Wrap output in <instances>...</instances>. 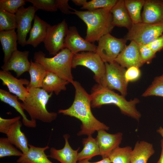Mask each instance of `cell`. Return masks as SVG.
Segmentation results:
<instances>
[{
  "instance_id": "obj_1",
  "label": "cell",
  "mask_w": 163,
  "mask_h": 163,
  "mask_svg": "<svg viewBox=\"0 0 163 163\" xmlns=\"http://www.w3.org/2000/svg\"><path fill=\"white\" fill-rule=\"evenodd\" d=\"M75 89L74 101L69 108L60 109L58 113L75 117L81 122L78 136L92 135L95 131L101 130H108L109 127L97 120L91 111V98L80 83L74 81L72 84Z\"/></svg>"
},
{
  "instance_id": "obj_2",
  "label": "cell",
  "mask_w": 163,
  "mask_h": 163,
  "mask_svg": "<svg viewBox=\"0 0 163 163\" xmlns=\"http://www.w3.org/2000/svg\"><path fill=\"white\" fill-rule=\"evenodd\" d=\"M112 8L86 11L74 9L72 14L77 16L87 26L86 40L91 43L98 41L104 35L110 34L114 27L112 24Z\"/></svg>"
},
{
  "instance_id": "obj_3",
  "label": "cell",
  "mask_w": 163,
  "mask_h": 163,
  "mask_svg": "<svg viewBox=\"0 0 163 163\" xmlns=\"http://www.w3.org/2000/svg\"><path fill=\"white\" fill-rule=\"evenodd\" d=\"M90 95L91 107L93 108H99L104 104H113L124 114L138 121L141 118V114L136 107L139 102L137 98L128 101L123 96L98 84L93 86Z\"/></svg>"
},
{
  "instance_id": "obj_4",
  "label": "cell",
  "mask_w": 163,
  "mask_h": 163,
  "mask_svg": "<svg viewBox=\"0 0 163 163\" xmlns=\"http://www.w3.org/2000/svg\"><path fill=\"white\" fill-rule=\"evenodd\" d=\"M28 89V94L21 104L31 119L38 120L45 123H50L55 120L57 113L49 112L46 107L53 93L49 94L41 88Z\"/></svg>"
},
{
  "instance_id": "obj_5",
  "label": "cell",
  "mask_w": 163,
  "mask_h": 163,
  "mask_svg": "<svg viewBox=\"0 0 163 163\" xmlns=\"http://www.w3.org/2000/svg\"><path fill=\"white\" fill-rule=\"evenodd\" d=\"M73 54L64 48L53 57H47L42 51L35 52V61L41 64L47 71L53 73L72 84L74 81L72 73V61Z\"/></svg>"
},
{
  "instance_id": "obj_6",
  "label": "cell",
  "mask_w": 163,
  "mask_h": 163,
  "mask_svg": "<svg viewBox=\"0 0 163 163\" xmlns=\"http://www.w3.org/2000/svg\"><path fill=\"white\" fill-rule=\"evenodd\" d=\"M163 23L152 24L141 22L133 24L124 38L139 45H147L163 34Z\"/></svg>"
},
{
  "instance_id": "obj_7",
  "label": "cell",
  "mask_w": 163,
  "mask_h": 163,
  "mask_svg": "<svg viewBox=\"0 0 163 163\" xmlns=\"http://www.w3.org/2000/svg\"><path fill=\"white\" fill-rule=\"evenodd\" d=\"M79 66L85 67L94 73V79L100 85L106 72L105 62L96 52L83 51L73 54L72 61V68Z\"/></svg>"
},
{
  "instance_id": "obj_8",
  "label": "cell",
  "mask_w": 163,
  "mask_h": 163,
  "mask_svg": "<svg viewBox=\"0 0 163 163\" xmlns=\"http://www.w3.org/2000/svg\"><path fill=\"white\" fill-rule=\"evenodd\" d=\"M105 63V73L99 85L111 90H116L125 97L127 94L128 83L125 77L126 69L115 61Z\"/></svg>"
},
{
  "instance_id": "obj_9",
  "label": "cell",
  "mask_w": 163,
  "mask_h": 163,
  "mask_svg": "<svg viewBox=\"0 0 163 163\" xmlns=\"http://www.w3.org/2000/svg\"><path fill=\"white\" fill-rule=\"evenodd\" d=\"M127 40L118 38L108 34L102 37L98 40L96 53L105 62L114 61L126 47Z\"/></svg>"
},
{
  "instance_id": "obj_10",
  "label": "cell",
  "mask_w": 163,
  "mask_h": 163,
  "mask_svg": "<svg viewBox=\"0 0 163 163\" xmlns=\"http://www.w3.org/2000/svg\"><path fill=\"white\" fill-rule=\"evenodd\" d=\"M69 28L65 19L57 24L51 26L43 43L49 54L55 55L65 48V39Z\"/></svg>"
},
{
  "instance_id": "obj_11",
  "label": "cell",
  "mask_w": 163,
  "mask_h": 163,
  "mask_svg": "<svg viewBox=\"0 0 163 163\" xmlns=\"http://www.w3.org/2000/svg\"><path fill=\"white\" fill-rule=\"evenodd\" d=\"M37 10L33 5L25 8L22 6L15 14L17 24V36L19 44L22 46L26 45V37L31 29L32 21Z\"/></svg>"
},
{
  "instance_id": "obj_12",
  "label": "cell",
  "mask_w": 163,
  "mask_h": 163,
  "mask_svg": "<svg viewBox=\"0 0 163 163\" xmlns=\"http://www.w3.org/2000/svg\"><path fill=\"white\" fill-rule=\"evenodd\" d=\"M65 48L75 54L81 51L96 52L97 46L82 38L74 26L69 28L65 39Z\"/></svg>"
},
{
  "instance_id": "obj_13",
  "label": "cell",
  "mask_w": 163,
  "mask_h": 163,
  "mask_svg": "<svg viewBox=\"0 0 163 163\" xmlns=\"http://www.w3.org/2000/svg\"><path fill=\"white\" fill-rule=\"evenodd\" d=\"M0 79L3 85L8 87L9 92L17 96L18 99L24 101L29 94L28 89L24 86L27 85L30 81L25 78L18 79L14 77L9 71H0Z\"/></svg>"
},
{
  "instance_id": "obj_14",
  "label": "cell",
  "mask_w": 163,
  "mask_h": 163,
  "mask_svg": "<svg viewBox=\"0 0 163 163\" xmlns=\"http://www.w3.org/2000/svg\"><path fill=\"white\" fill-rule=\"evenodd\" d=\"M97 132L95 139L99 148L100 155L103 158H108L112 151L119 146L123 134L121 132L110 134L104 130H101Z\"/></svg>"
},
{
  "instance_id": "obj_15",
  "label": "cell",
  "mask_w": 163,
  "mask_h": 163,
  "mask_svg": "<svg viewBox=\"0 0 163 163\" xmlns=\"http://www.w3.org/2000/svg\"><path fill=\"white\" fill-rule=\"evenodd\" d=\"M29 52L28 51L14 52L8 61L1 66L2 70L9 71H13L19 77L23 73L28 72L31 62L28 60Z\"/></svg>"
},
{
  "instance_id": "obj_16",
  "label": "cell",
  "mask_w": 163,
  "mask_h": 163,
  "mask_svg": "<svg viewBox=\"0 0 163 163\" xmlns=\"http://www.w3.org/2000/svg\"><path fill=\"white\" fill-rule=\"evenodd\" d=\"M115 61L122 67L127 69L136 66L140 68L143 64L139 54V45L133 41L126 46Z\"/></svg>"
},
{
  "instance_id": "obj_17",
  "label": "cell",
  "mask_w": 163,
  "mask_h": 163,
  "mask_svg": "<svg viewBox=\"0 0 163 163\" xmlns=\"http://www.w3.org/2000/svg\"><path fill=\"white\" fill-rule=\"evenodd\" d=\"M142 22L163 23V0H146L141 14Z\"/></svg>"
},
{
  "instance_id": "obj_18",
  "label": "cell",
  "mask_w": 163,
  "mask_h": 163,
  "mask_svg": "<svg viewBox=\"0 0 163 163\" xmlns=\"http://www.w3.org/2000/svg\"><path fill=\"white\" fill-rule=\"evenodd\" d=\"M51 25L35 15L33 26L26 41V45H31L36 48L43 42Z\"/></svg>"
},
{
  "instance_id": "obj_19",
  "label": "cell",
  "mask_w": 163,
  "mask_h": 163,
  "mask_svg": "<svg viewBox=\"0 0 163 163\" xmlns=\"http://www.w3.org/2000/svg\"><path fill=\"white\" fill-rule=\"evenodd\" d=\"M63 137L65 140L63 147L59 149L51 147L50 150L49 156L61 163H78V152L80 147L76 150L73 149L68 141L69 135L66 134L63 135Z\"/></svg>"
},
{
  "instance_id": "obj_20",
  "label": "cell",
  "mask_w": 163,
  "mask_h": 163,
  "mask_svg": "<svg viewBox=\"0 0 163 163\" xmlns=\"http://www.w3.org/2000/svg\"><path fill=\"white\" fill-rule=\"evenodd\" d=\"M112 24L115 26L124 27L129 30L133 23L126 7L124 0H118L110 10Z\"/></svg>"
},
{
  "instance_id": "obj_21",
  "label": "cell",
  "mask_w": 163,
  "mask_h": 163,
  "mask_svg": "<svg viewBox=\"0 0 163 163\" xmlns=\"http://www.w3.org/2000/svg\"><path fill=\"white\" fill-rule=\"evenodd\" d=\"M22 126L21 121L18 120L11 126L6 135L9 141L24 154L29 150V144L26 136L21 130Z\"/></svg>"
},
{
  "instance_id": "obj_22",
  "label": "cell",
  "mask_w": 163,
  "mask_h": 163,
  "mask_svg": "<svg viewBox=\"0 0 163 163\" xmlns=\"http://www.w3.org/2000/svg\"><path fill=\"white\" fill-rule=\"evenodd\" d=\"M155 152L152 144L144 141H138L131 152L130 163H147Z\"/></svg>"
},
{
  "instance_id": "obj_23",
  "label": "cell",
  "mask_w": 163,
  "mask_h": 163,
  "mask_svg": "<svg viewBox=\"0 0 163 163\" xmlns=\"http://www.w3.org/2000/svg\"><path fill=\"white\" fill-rule=\"evenodd\" d=\"M27 152L20 156L18 163H53L48 158L45 151L49 148L48 145L43 147H37L29 144Z\"/></svg>"
},
{
  "instance_id": "obj_24",
  "label": "cell",
  "mask_w": 163,
  "mask_h": 163,
  "mask_svg": "<svg viewBox=\"0 0 163 163\" xmlns=\"http://www.w3.org/2000/svg\"><path fill=\"white\" fill-rule=\"evenodd\" d=\"M0 99L1 101L6 103L13 107L18 112L22 118V123L28 128H35L36 126V120L28 119L25 114L21 103L18 101L16 96L2 89H0Z\"/></svg>"
},
{
  "instance_id": "obj_25",
  "label": "cell",
  "mask_w": 163,
  "mask_h": 163,
  "mask_svg": "<svg viewBox=\"0 0 163 163\" xmlns=\"http://www.w3.org/2000/svg\"><path fill=\"white\" fill-rule=\"evenodd\" d=\"M0 41L4 54V63L8 61L14 52L18 50V38L15 29L0 31Z\"/></svg>"
},
{
  "instance_id": "obj_26",
  "label": "cell",
  "mask_w": 163,
  "mask_h": 163,
  "mask_svg": "<svg viewBox=\"0 0 163 163\" xmlns=\"http://www.w3.org/2000/svg\"><path fill=\"white\" fill-rule=\"evenodd\" d=\"M69 83L56 74L47 72L43 80L41 88L48 93L54 92L58 95L61 91L66 90V86Z\"/></svg>"
},
{
  "instance_id": "obj_27",
  "label": "cell",
  "mask_w": 163,
  "mask_h": 163,
  "mask_svg": "<svg viewBox=\"0 0 163 163\" xmlns=\"http://www.w3.org/2000/svg\"><path fill=\"white\" fill-rule=\"evenodd\" d=\"M31 65L28 72L30 75V81L27 85V89L42 88L43 79L47 72L40 63L30 61Z\"/></svg>"
},
{
  "instance_id": "obj_28",
  "label": "cell",
  "mask_w": 163,
  "mask_h": 163,
  "mask_svg": "<svg viewBox=\"0 0 163 163\" xmlns=\"http://www.w3.org/2000/svg\"><path fill=\"white\" fill-rule=\"evenodd\" d=\"M83 147L82 150L78 153V161H79L85 159L89 160L95 156L100 155L99 146L95 138L91 135L82 140Z\"/></svg>"
},
{
  "instance_id": "obj_29",
  "label": "cell",
  "mask_w": 163,
  "mask_h": 163,
  "mask_svg": "<svg viewBox=\"0 0 163 163\" xmlns=\"http://www.w3.org/2000/svg\"><path fill=\"white\" fill-rule=\"evenodd\" d=\"M124 1L133 24L142 22L141 11L145 0H125Z\"/></svg>"
},
{
  "instance_id": "obj_30",
  "label": "cell",
  "mask_w": 163,
  "mask_h": 163,
  "mask_svg": "<svg viewBox=\"0 0 163 163\" xmlns=\"http://www.w3.org/2000/svg\"><path fill=\"white\" fill-rule=\"evenodd\" d=\"M132 149L129 146L116 148L110 154L108 158L112 163H130Z\"/></svg>"
},
{
  "instance_id": "obj_31",
  "label": "cell",
  "mask_w": 163,
  "mask_h": 163,
  "mask_svg": "<svg viewBox=\"0 0 163 163\" xmlns=\"http://www.w3.org/2000/svg\"><path fill=\"white\" fill-rule=\"evenodd\" d=\"M17 28L15 14L0 9V31L15 29Z\"/></svg>"
},
{
  "instance_id": "obj_32",
  "label": "cell",
  "mask_w": 163,
  "mask_h": 163,
  "mask_svg": "<svg viewBox=\"0 0 163 163\" xmlns=\"http://www.w3.org/2000/svg\"><path fill=\"white\" fill-rule=\"evenodd\" d=\"M23 153L14 147L8 140L7 138H0V158L10 156H21Z\"/></svg>"
},
{
  "instance_id": "obj_33",
  "label": "cell",
  "mask_w": 163,
  "mask_h": 163,
  "mask_svg": "<svg viewBox=\"0 0 163 163\" xmlns=\"http://www.w3.org/2000/svg\"><path fill=\"white\" fill-rule=\"evenodd\" d=\"M151 96L163 97V75L156 77L142 95L144 97Z\"/></svg>"
},
{
  "instance_id": "obj_34",
  "label": "cell",
  "mask_w": 163,
  "mask_h": 163,
  "mask_svg": "<svg viewBox=\"0 0 163 163\" xmlns=\"http://www.w3.org/2000/svg\"><path fill=\"white\" fill-rule=\"evenodd\" d=\"M118 0H92L87 1L81 8L82 9L93 11L100 9L112 8Z\"/></svg>"
},
{
  "instance_id": "obj_35",
  "label": "cell",
  "mask_w": 163,
  "mask_h": 163,
  "mask_svg": "<svg viewBox=\"0 0 163 163\" xmlns=\"http://www.w3.org/2000/svg\"><path fill=\"white\" fill-rule=\"evenodd\" d=\"M26 0H0V9L15 14L20 8L26 4Z\"/></svg>"
},
{
  "instance_id": "obj_36",
  "label": "cell",
  "mask_w": 163,
  "mask_h": 163,
  "mask_svg": "<svg viewBox=\"0 0 163 163\" xmlns=\"http://www.w3.org/2000/svg\"><path fill=\"white\" fill-rule=\"evenodd\" d=\"M32 4L37 10H42L49 12H55L58 10L56 0H26Z\"/></svg>"
},
{
  "instance_id": "obj_37",
  "label": "cell",
  "mask_w": 163,
  "mask_h": 163,
  "mask_svg": "<svg viewBox=\"0 0 163 163\" xmlns=\"http://www.w3.org/2000/svg\"><path fill=\"white\" fill-rule=\"evenodd\" d=\"M139 51L143 64L149 63L155 56L156 53L147 45H139Z\"/></svg>"
},
{
  "instance_id": "obj_38",
  "label": "cell",
  "mask_w": 163,
  "mask_h": 163,
  "mask_svg": "<svg viewBox=\"0 0 163 163\" xmlns=\"http://www.w3.org/2000/svg\"><path fill=\"white\" fill-rule=\"evenodd\" d=\"M21 117L18 116L10 119H4L0 117V132L6 134L11 126L16 122L20 120Z\"/></svg>"
},
{
  "instance_id": "obj_39",
  "label": "cell",
  "mask_w": 163,
  "mask_h": 163,
  "mask_svg": "<svg viewBox=\"0 0 163 163\" xmlns=\"http://www.w3.org/2000/svg\"><path fill=\"white\" fill-rule=\"evenodd\" d=\"M141 71L139 68L136 66H132L126 70L125 77L127 82L135 81L140 77Z\"/></svg>"
},
{
  "instance_id": "obj_40",
  "label": "cell",
  "mask_w": 163,
  "mask_h": 163,
  "mask_svg": "<svg viewBox=\"0 0 163 163\" xmlns=\"http://www.w3.org/2000/svg\"><path fill=\"white\" fill-rule=\"evenodd\" d=\"M68 0H56V7L62 13L66 14H72L73 8L71 7L68 4Z\"/></svg>"
},
{
  "instance_id": "obj_41",
  "label": "cell",
  "mask_w": 163,
  "mask_h": 163,
  "mask_svg": "<svg viewBox=\"0 0 163 163\" xmlns=\"http://www.w3.org/2000/svg\"><path fill=\"white\" fill-rule=\"evenodd\" d=\"M155 53L163 49V34L153 40L147 44Z\"/></svg>"
},
{
  "instance_id": "obj_42",
  "label": "cell",
  "mask_w": 163,
  "mask_h": 163,
  "mask_svg": "<svg viewBox=\"0 0 163 163\" xmlns=\"http://www.w3.org/2000/svg\"><path fill=\"white\" fill-rule=\"evenodd\" d=\"M78 163H111L109 158H106L99 161L96 162H91L89 161L88 159H85L78 161Z\"/></svg>"
},
{
  "instance_id": "obj_43",
  "label": "cell",
  "mask_w": 163,
  "mask_h": 163,
  "mask_svg": "<svg viewBox=\"0 0 163 163\" xmlns=\"http://www.w3.org/2000/svg\"><path fill=\"white\" fill-rule=\"evenodd\" d=\"M72 1L75 5L82 6L87 1L86 0H72Z\"/></svg>"
},
{
  "instance_id": "obj_44",
  "label": "cell",
  "mask_w": 163,
  "mask_h": 163,
  "mask_svg": "<svg viewBox=\"0 0 163 163\" xmlns=\"http://www.w3.org/2000/svg\"><path fill=\"white\" fill-rule=\"evenodd\" d=\"M161 152L160 158L157 163H163V139L161 141Z\"/></svg>"
},
{
  "instance_id": "obj_45",
  "label": "cell",
  "mask_w": 163,
  "mask_h": 163,
  "mask_svg": "<svg viewBox=\"0 0 163 163\" xmlns=\"http://www.w3.org/2000/svg\"><path fill=\"white\" fill-rule=\"evenodd\" d=\"M157 132L162 136L163 139V128L161 127H160L157 130Z\"/></svg>"
},
{
  "instance_id": "obj_46",
  "label": "cell",
  "mask_w": 163,
  "mask_h": 163,
  "mask_svg": "<svg viewBox=\"0 0 163 163\" xmlns=\"http://www.w3.org/2000/svg\"><path fill=\"white\" fill-rule=\"evenodd\" d=\"M162 75H163V74Z\"/></svg>"
}]
</instances>
